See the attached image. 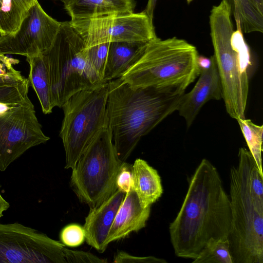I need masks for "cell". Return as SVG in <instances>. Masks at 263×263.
Masks as SVG:
<instances>
[{"label":"cell","mask_w":263,"mask_h":263,"mask_svg":"<svg viewBox=\"0 0 263 263\" xmlns=\"http://www.w3.org/2000/svg\"><path fill=\"white\" fill-rule=\"evenodd\" d=\"M231 226L230 198L216 167L203 159L189 180L182 205L169 226L176 256L194 259L210 240L228 239Z\"/></svg>","instance_id":"6da1fadb"},{"label":"cell","mask_w":263,"mask_h":263,"mask_svg":"<svg viewBox=\"0 0 263 263\" xmlns=\"http://www.w3.org/2000/svg\"><path fill=\"white\" fill-rule=\"evenodd\" d=\"M184 91L133 87L121 78L108 82V126L118 158L126 162L141 138L177 110Z\"/></svg>","instance_id":"7a4b0ae2"},{"label":"cell","mask_w":263,"mask_h":263,"mask_svg":"<svg viewBox=\"0 0 263 263\" xmlns=\"http://www.w3.org/2000/svg\"><path fill=\"white\" fill-rule=\"evenodd\" d=\"M233 263H263V175L249 150L241 147L230 175Z\"/></svg>","instance_id":"3957f363"},{"label":"cell","mask_w":263,"mask_h":263,"mask_svg":"<svg viewBox=\"0 0 263 263\" xmlns=\"http://www.w3.org/2000/svg\"><path fill=\"white\" fill-rule=\"evenodd\" d=\"M231 11L224 0L213 7L209 16L210 35L220 79L222 99L229 116L245 118L249 93L250 54L240 24L234 31Z\"/></svg>","instance_id":"277c9868"},{"label":"cell","mask_w":263,"mask_h":263,"mask_svg":"<svg viewBox=\"0 0 263 263\" xmlns=\"http://www.w3.org/2000/svg\"><path fill=\"white\" fill-rule=\"evenodd\" d=\"M198 51L184 40L157 36L148 42L140 59L121 77L133 87L182 91L199 76Z\"/></svg>","instance_id":"5b68a950"},{"label":"cell","mask_w":263,"mask_h":263,"mask_svg":"<svg viewBox=\"0 0 263 263\" xmlns=\"http://www.w3.org/2000/svg\"><path fill=\"white\" fill-rule=\"evenodd\" d=\"M46 54L55 107H62L76 92L104 82L89 64L84 42L69 22H61L54 42Z\"/></svg>","instance_id":"8992f818"},{"label":"cell","mask_w":263,"mask_h":263,"mask_svg":"<svg viewBox=\"0 0 263 263\" xmlns=\"http://www.w3.org/2000/svg\"><path fill=\"white\" fill-rule=\"evenodd\" d=\"M124 162L116 154L108 126L88 145L72 170L70 186L79 200L95 208L117 190L116 179Z\"/></svg>","instance_id":"52a82bcc"},{"label":"cell","mask_w":263,"mask_h":263,"mask_svg":"<svg viewBox=\"0 0 263 263\" xmlns=\"http://www.w3.org/2000/svg\"><path fill=\"white\" fill-rule=\"evenodd\" d=\"M108 83L79 91L63 104L60 132L66 154L65 168L73 169L99 133L108 126L106 110Z\"/></svg>","instance_id":"ba28073f"},{"label":"cell","mask_w":263,"mask_h":263,"mask_svg":"<svg viewBox=\"0 0 263 263\" xmlns=\"http://www.w3.org/2000/svg\"><path fill=\"white\" fill-rule=\"evenodd\" d=\"M49 140L29 98L19 103H0L1 171H5L28 149Z\"/></svg>","instance_id":"9c48e42d"},{"label":"cell","mask_w":263,"mask_h":263,"mask_svg":"<svg viewBox=\"0 0 263 263\" xmlns=\"http://www.w3.org/2000/svg\"><path fill=\"white\" fill-rule=\"evenodd\" d=\"M85 47L114 42H148L157 37L153 19L144 11L71 20Z\"/></svg>","instance_id":"30bf717a"},{"label":"cell","mask_w":263,"mask_h":263,"mask_svg":"<svg viewBox=\"0 0 263 263\" xmlns=\"http://www.w3.org/2000/svg\"><path fill=\"white\" fill-rule=\"evenodd\" d=\"M64 247L21 223H0V263H67Z\"/></svg>","instance_id":"8fae6325"},{"label":"cell","mask_w":263,"mask_h":263,"mask_svg":"<svg viewBox=\"0 0 263 263\" xmlns=\"http://www.w3.org/2000/svg\"><path fill=\"white\" fill-rule=\"evenodd\" d=\"M61 22L49 16L37 0L29 8L18 29L0 35V56L31 58L46 53L52 47Z\"/></svg>","instance_id":"7c38bea8"},{"label":"cell","mask_w":263,"mask_h":263,"mask_svg":"<svg viewBox=\"0 0 263 263\" xmlns=\"http://www.w3.org/2000/svg\"><path fill=\"white\" fill-rule=\"evenodd\" d=\"M209 68L200 70L199 79L193 88L182 97L177 111L189 127L202 107L211 100L222 98V87L217 66L213 55Z\"/></svg>","instance_id":"4fadbf2b"},{"label":"cell","mask_w":263,"mask_h":263,"mask_svg":"<svg viewBox=\"0 0 263 263\" xmlns=\"http://www.w3.org/2000/svg\"><path fill=\"white\" fill-rule=\"evenodd\" d=\"M125 194L117 189L98 206L90 209L83 228L86 243L102 253L105 251L108 233Z\"/></svg>","instance_id":"5bb4252c"},{"label":"cell","mask_w":263,"mask_h":263,"mask_svg":"<svg viewBox=\"0 0 263 263\" xmlns=\"http://www.w3.org/2000/svg\"><path fill=\"white\" fill-rule=\"evenodd\" d=\"M151 206H141L136 192L131 188L125 194L110 229L106 244L123 239L132 232L144 228L151 213Z\"/></svg>","instance_id":"9a60e30c"},{"label":"cell","mask_w":263,"mask_h":263,"mask_svg":"<svg viewBox=\"0 0 263 263\" xmlns=\"http://www.w3.org/2000/svg\"><path fill=\"white\" fill-rule=\"evenodd\" d=\"M71 20L88 18L114 14L130 13L135 0H61Z\"/></svg>","instance_id":"2e32d148"},{"label":"cell","mask_w":263,"mask_h":263,"mask_svg":"<svg viewBox=\"0 0 263 263\" xmlns=\"http://www.w3.org/2000/svg\"><path fill=\"white\" fill-rule=\"evenodd\" d=\"M148 42L110 43L105 70V83L121 78L141 57Z\"/></svg>","instance_id":"e0dca14e"},{"label":"cell","mask_w":263,"mask_h":263,"mask_svg":"<svg viewBox=\"0 0 263 263\" xmlns=\"http://www.w3.org/2000/svg\"><path fill=\"white\" fill-rule=\"evenodd\" d=\"M132 189L143 208L151 206L163 193L161 180L157 171L142 159L133 164Z\"/></svg>","instance_id":"ac0fdd59"},{"label":"cell","mask_w":263,"mask_h":263,"mask_svg":"<svg viewBox=\"0 0 263 263\" xmlns=\"http://www.w3.org/2000/svg\"><path fill=\"white\" fill-rule=\"evenodd\" d=\"M30 66L29 84L34 90L44 114L52 112L55 107L52 90L49 63L46 54L26 58Z\"/></svg>","instance_id":"d6986e66"},{"label":"cell","mask_w":263,"mask_h":263,"mask_svg":"<svg viewBox=\"0 0 263 263\" xmlns=\"http://www.w3.org/2000/svg\"><path fill=\"white\" fill-rule=\"evenodd\" d=\"M37 0H0V35L15 32Z\"/></svg>","instance_id":"ffe728a7"},{"label":"cell","mask_w":263,"mask_h":263,"mask_svg":"<svg viewBox=\"0 0 263 263\" xmlns=\"http://www.w3.org/2000/svg\"><path fill=\"white\" fill-rule=\"evenodd\" d=\"M259 172L263 175L261 152L262 151L263 126L257 125L251 120L238 118L236 120Z\"/></svg>","instance_id":"44dd1931"},{"label":"cell","mask_w":263,"mask_h":263,"mask_svg":"<svg viewBox=\"0 0 263 263\" xmlns=\"http://www.w3.org/2000/svg\"><path fill=\"white\" fill-rule=\"evenodd\" d=\"M192 262L233 263L228 239L210 240Z\"/></svg>","instance_id":"7402d4cb"},{"label":"cell","mask_w":263,"mask_h":263,"mask_svg":"<svg viewBox=\"0 0 263 263\" xmlns=\"http://www.w3.org/2000/svg\"><path fill=\"white\" fill-rule=\"evenodd\" d=\"M18 62L17 59L0 56V86L16 85L28 80L14 68Z\"/></svg>","instance_id":"603a6c76"},{"label":"cell","mask_w":263,"mask_h":263,"mask_svg":"<svg viewBox=\"0 0 263 263\" xmlns=\"http://www.w3.org/2000/svg\"><path fill=\"white\" fill-rule=\"evenodd\" d=\"M109 44L110 43H104L86 47L89 64L104 82Z\"/></svg>","instance_id":"cb8c5ba5"},{"label":"cell","mask_w":263,"mask_h":263,"mask_svg":"<svg viewBox=\"0 0 263 263\" xmlns=\"http://www.w3.org/2000/svg\"><path fill=\"white\" fill-rule=\"evenodd\" d=\"M29 80L16 85L0 86V103L16 104L28 97Z\"/></svg>","instance_id":"d4e9b609"},{"label":"cell","mask_w":263,"mask_h":263,"mask_svg":"<svg viewBox=\"0 0 263 263\" xmlns=\"http://www.w3.org/2000/svg\"><path fill=\"white\" fill-rule=\"evenodd\" d=\"M61 242L69 247H77L85 240L84 228L77 223H71L65 226L60 234Z\"/></svg>","instance_id":"484cf974"},{"label":"cell","mask_w":263,"mask_h":263,"mask_svg":"<svg viewBox=\"0 0 263 263\" xmlns=\"http://www.w3.org/2000/svg\"><path fill=\"white\" fill-rule=\"evenodd\" d=\"M63 252L67 263H106V259L83 251L72 250L64 247Z\"/></svg>","instance_id":"4316f807"},{"label":"cell","mask_w":263,"mask_h":263,"mask_svg":"<svg viewBox=\"0 0 263 263\" xmlns=\"http://www.w3.org/2000/svg\"><path fill=\"white\" fill-rule=\"evenodd\" d=\"M116 263H166L167 261L161 258L149 256L145 257L135 256L124 251L117 252L114 256Z\"/></svg>","instance_id":"83f0119b"},{"label":"cell","mask_w":263,"mask_h":263,"mask_svg":"<svg viewBox=\"0 0 263 263\" xmlns=\"http://www.w3.org/2000/svg\"><path fill=\"white\" fill-rule=\"evenodd\" d=\"M133 164L124 162L117 177V189L125 193L128 192L132 188Z\"/></svg>","instance_id":"f1b7e54d"},{"label":"cell","mask_w":263,"mask_h":263,"mask_svg":"<svg viewBox=\"0 0 263 263\" xmlns=\"http://www.w3.org/2000/svg\"><path fill=\"white\" fill-rule=\"evenodd\" d=\"M212 64L211 58H208L202 55H198L197 58V64L200 69H206L210 68Z\"/></svg>","instance_id":"f546056e"},{"label":"cell","mask_w":263,"mask_h":263,"mask_svg":"<svg viewBox=\"0 0 263 263\" xmlns=\"http://www.w3.org/2000/svg\"><path fill=\"white\" fill-rule=\"evenodd\" d=\"M158 0H148L146 8L143 10L152 19H153L154 11Z\"/></svg>","instance_id":"4dcf8cb0"},{"label":"cell","mask_w":263,"mask_h":263,"mask_svg":"<svg viewBox=\"0 0 263 263\" xmlns=\"http://www.w3.org/2000/svg\"><path fill=\"white\" fill-rule=\"evenodd\" d=\"M1 185L0 184V189ZM10 206L9 203L2 196L0 192V218L3 216V213L7 210Z\"/></svg>","instance_id":"1f68e13d"},{"label":"cell","mask_w":263,"mask_h":263,"mask_svg":"<svg viewBox=\"0 0 263 263\" xmlns=\"http://www.w3.org/2000/svg\"><path fill=\"white\" fill-rule=\"evenodd\" d=\"M254 7L263 14V0H248Z\"/></svg>","instance_id":"d6a6232c"},{"label":"cell","mask_w":263,"mask_h":263,"mask_svg":"<svg viewBox=\"0 0 263 263\" xmlns=\"http://www.w3.org/2000/svg\"><path fill=\"white\" fill-rule=\"evenodd\" d=\"M193 0H186L187 3L188 4H190L191 2H192Z\"/></svg>","instance_id":"836d02e7"}]
</instances>
